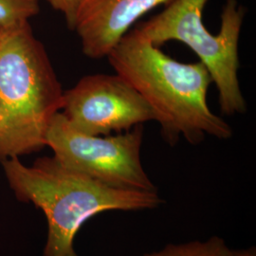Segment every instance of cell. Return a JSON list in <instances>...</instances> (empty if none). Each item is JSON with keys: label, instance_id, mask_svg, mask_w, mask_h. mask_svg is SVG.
Instances as JSON below:
<instances>
[{"label": "cell", "instance_id": "cell-1", "mask_svg": "<svg viewBox=\"0 0 256 256\" xmlns=\"http://www.w3.org/2000/svg\"><path fill=\"white\" fill-rule=\"evenodd\" d=\"M152 106L165 142L174 146L183 137L200 144L206 135L229 140L232 129L210 110L207 94L212 77L204 64L182 63L162 52L137 28L126 32L106 56Z\"/></svg>", "mask_w": 256, "mask_h": 256}, {"label": "cell", "instance_id": "cell-2", "mask_svg": "<svg viewBox=\"0 0 256 256\" xmlns=\"http://www.w3.org/2000/svg\"><path fill=\"white\" fill-rule=\"evenodd\" d=\"M10 188L22 202L44 212L48 236L43 256H68L75 236L94 216L110 210H152L162 200L158 192L120 190L70 169L54 156L40 158L32 166L19 158L2 162Z\"/></svg>", "mask_w": 256, "mask_h": 256}, {"label": "cell", "instance_id": "cell-3", "mask_svg": "<svg viewBox=\"0 0 256 256\" xmlns=\"http://www.w3.org/2000/svg\"><path fill=\"white\" fill-rule=\"evenodd\" d=\"M2 30L0 104L9 160L46 146V131L61 112L64 92L28 22Z\"/></svg>", "mask_w": 256, "mask_h": 256}, {"label": "cell", "instance_id": "cell-4", "mask_svg": "<svg viewBox=\"0 0 256 256\" xmlns=\"http://www.w3.org/2000/svg\"><path fill=\"white\" fill-rule=\"evenodd\" d=\"M209 0H174L138 30L156 46L178 41L189 46L208 70L218 90L220 110L225 115L244 114L247 102L238 79V45L246 10L238 0H226L220 32L212 34L203 23Z\"/></svg>", "mask_w": 256, "mask_h": 256}, {"label": "cell", "instance_id": "cell-5", "mask_svg": "<svg viewBox=\"0 0 256 256\" xmlns=\"http://www.w3.org/2000/svg\"><path fill=\"white\" fill-rule=\"evenodd\" d=\"M142 124L114 136H92L72 128L61 112L46 134V146L66 167L116 189L158 192L142 166Z\"/></svg>", "mask_w": 256, "mask_h": 256}, {"label": "cell", "instance_id": "cell-6", "mask_svg": "<svg viewBox=\"0 0 256 256\" xmlns=\"http://www.w3.org/2000/svg\"><path fill=\"white\" fill-rule=\"evenodd\" d=\"M62 114L72 128L92 136H108L156 122V114L119 74H93L64 92Z\"/></svg>", "mask_w": 256, "mask_h": 256}, {"label": "cell", "instance_id": "cell-7", "mask_svg": "<svg viewBox=\"0 0 256 256\" xmlns=\"http://www.w3.org/2000/svg\"><path fill=\"white\" fill-rule=\"evenodd\" d=\"M174 0H82L74 30L81 40L84 54L106 57L138 19Z\"/></svg>", "mask_w": 256, "mask_h": 256}, {"label": "cell", "instance_id": "cell-8", "mask_svg": "<svg viewBox=\"0 0 256 256\" xmlns=\"http://www.w3.org/2000/svg\"><path fill=\"white\" fill-rule=\"evenodd\" d=\"M232 250L225 240L212 236L207 240H196L182 244H169L164 248L144 256H232Z\"/></svg>", "mask_w": 256, "mask_h": 256}, {"label": "cell", "instance_id": "cell-9", "mask_svg": "<svg viewBox=\"0 0 256 256\" xmlns=\"http://www.w3.org/2000/svg\"><path fill=\"white\" fill-rule=\"evenodd\" d=\"M38 12L39 0H0V30L21 26Z\"/></svg>", "mask_w": 256, "mask_h": 256}, {"label": "cell", "instance_id": "cell-10", "mask_svg": "<svg viewBox=\"0 0 256 256\" xmlns=\"http://www.w3.org/2000/svg\"><path fill=\"white\" fill-rule=\"evenodd\" d=\"M54 9L60 12L64 16L66 24L74 30V23L78 9L82 0H46Z\"/></svg>", "mask_w": 256, "mask_h": 256}, {"label": "cell", "instance_id": "cell-11", "mask_svg": "<svg viewBox=\"0 0 256 256\" xmlns=\"http://www.w3.org/2000/svg\"><path fill=\"white\" fill-rule=\"evenodd\" d=\"M8 160L7 155V134L4 113L0 104V164Z\"/></svg>", "mask_w": 256, "mask_h": 256}, {"label": "cell", "instance_id": "cell-12", "mask_svg": "<svg viewBox=\"0 0 256 256\" xmlns=\"http://www.w3.org/2000/svg\"><path fill=\"white\" fill-rule=\"evenodd\" d=\"M232 256H256V250L254 248H248L232 250Z\"/></svg>", "mask_w": 256, "mask_h": 256}, {"label": "cell", "instance_id": "cell-13", "mask_svg": "<svg viewBox=\"0 0 256 256\" xmlns=\"http://www.w3.org/2000/svg\"><path fill=\"white\" fill-rule=\"evenodd\" d=\"M2 40H3V30H0V48H1V44H2Z\"/></svg>", "mask_w": 256, "mask_h": 256}, {"label": "cell", "instance_id": "cell-14", "mask_svg": "<svg viewBox=\"0 0 256 256\" xmlns=\"http://www.w3.org/2000/svg\"><path fill=\"white\" fill-rule=\"evenodd\" d=\"M68 256H78V254H76V252L74 250V252H72V254H70Z\"/></svg>", "mask_w": 256, "mask_h": 256}]
</instances>
